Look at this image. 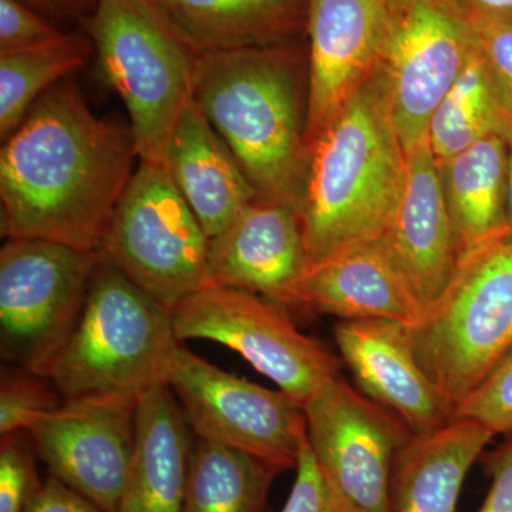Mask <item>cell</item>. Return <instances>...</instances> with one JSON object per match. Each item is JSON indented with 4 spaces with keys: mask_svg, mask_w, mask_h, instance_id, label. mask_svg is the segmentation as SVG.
Listing matches in <instances>:
<instances>
[{
    "mask_svg": "<svg viewBox=\"0 0 512 512\" xmlns=\"http://www.w3.org/2000/svg\"><path fill=\"white\" fill-rule=\"evenodd\" d=\"M138 157L128 124L99 117L73 80L33 104L0 153V231L99 252Z\"/></svg>",
    "mask_w": 512,
    "mask_h": 512,
    "instance_id": "obj_1",
    "label": "cell"
},
{
    "mask_svg": "<svg viewBox=\"0 0 512 512\" xmlns=\"http://www.w3.org/2000/svg\"><path fill=\"white\" fill-rule=\"evenodd\" d=\"M406 174V151L375 72L309 146L298 210L308 269L383 238Z\"/></svg>",
    "mask_w": 512,
    "mask_h": 512,
    "instance_id": "obj_2",
    "label": "cell"
},
{
    "mask_svg": "<svg viewBox=\"0 0 512 512\" xmlns=\"http://www.w3.org/2000/svg\"><path fill=\"white\" fill-rule=\"evenodd\" d=\"M192 99L258 198L298 211L309 167L308 96L291 53L251 47L200 55Z\"/></svg>",
    "mask_w": 512,
    "mask_h": 512,
    "instance_id": "obj_3",
    "label": "cell"
},
{
    "mask_svg": "<svg viewBox=\"0 0 512 512\" xmlns=\"http://www.w3.org/2000/svg\"><path fill=\"white\" fill-rule=\"evenodd\" d=\"M180 343L171 312L101 256L79 319L37 375L64 400H140L168 386Z\"/></svg>",
    "mask_w": 512,
    "mask_h": 512,
    "instance_id": "obj_4",
    "label": "cell"
},
{
    "mask_svg": "<svg viewBox=\"0 0 512 512\" xmlns=\"http://www.w3.org/2000/svg\"><path fill=\"white\" fill-rule=\"evenodd\" d=\"M84 26L104 79L126 106L138 158L165 164L175 124L192 99L197 53L148 0H101Z\"/></svg>",
    "mask_w": 512,
    "mask_h": 512,
    "instance_id": "obj_5",
    "label": "cell"
},
{
    "mask_svg": "<svg viewBox=\"0 0 512 512\" xmlns=\"http://www.w3.org/2000/svg\"><path fill=\"white\" fill-rule=\"evenodd\" d=\"M410 338L417 362L457 409L512 349V234L458 265Z\"/></svg>",
    "mask_w": 512,
    "mask_h": 512,
    "instance_id": "obj_6",
    "label": "cell"
},
{
    "mask_svg": "<svg viewBox=\"0 0 512 512\" xmlns=\"http://www.w3.org/2000/svg\"><path fill=\"white\" fill-rule=\"evenodd\" d=\"M100 252L170 312L211 284L210 238L165 164L140 160L114 210Z\"/></svg>",
    "mask_w": 512,
    "mask_h": 512,
    "instance_id": "obj_7",
    "label": "cell"
},
{
    "mask_svg": "<svg viewBox=\"0 0 512 512\" xmlns=\"http://www.w3.org/2000/svg\"><path fill=\"white\" fill-rule=\"evenodd\" d=\"M171 318L178 342L227 346L299 406L340 376L323 343L296 328L284 305L256 293L210 284L178 303Z\"/></svg>",
    "mask_w": 512,
    "mask_h": 512,
    "instance_id": "obj_8",
    "label": "cell"
},
{
    "mask_svg": "<svg viewBox=\"0 0 512 512\" xmlns=\"http://www.w3.org/2000/svg\"><path fill=\"white\" fill-rule=\"evenodd\" d=\"M476 37L456 0H390L376 74L404 151L426 140Z\"/></svg>",
    "mask_w": 512,
    "mask_h": 512,
    "instance_id": "obj_9",
    "label": "cell"
},
{
    "mask_svg": "<svg viewBox=\"0 0 512 512\" xmlns=\"http://www.w3.org/2000/svg\"><path fill=\"white\" fill-rule=\"evenodd\" d=\"M101 252L6 239L0 251L2 356L39 373L79 319Z\"/></svg>",
    "mask_w": 512,
    "mask_h": 512,
    "instance_id": "obj_10",
    "label": "cell"
},
{
    "mask_svg": "<svg viewBox=\"0 0 512 512\" xmlns=\"http://www.w3.org/2000/svg\"><path fill=\"white\" fill-rule=\"evenodd\" d=\"M168 387L198 439L244 451L281 473L298 466L308 439L305 412L282 390L225 372L183 343L175 352Z\"/></svg>",
    "mask_w": 512,
    "mask_h": 512,
    "instance_id": "obj_11",
    "label": "cell"
},
{
    "mask_svg": "<svg viewBox=\"0 0 512 512\" xmlns=\"http://www.w3.org/2000/svg\"><path fill=\"white\" fill-rule=\"evenodd\" d=\"M316 464L353 512H394V461L412 431L338 377L303 406Z\"/></svg>",
    "mask_w": 512,
    "mask_h": 512,
    "instance_id": "obj_12",
    "label": "cell"
},
{
    "mask_svg": "<svg viewBox=\"0 0 512 512\" xmlns=\"http://www.w3.org/2000/svg\"><path fill=\"white\" fill-rule=\"evenodd\" d=\"M127 397L64 400L28 436L50 476L103 512H119L134 444L137 404Z\"/></svg>",
    "mask_w": 512,
    "mask_h": 512,
    "instance_id": "obj_13",
    "label": "cell"
},
{
    "mask_svg": "<svg viewBox=\"0 0 512 512\" xmlns=\"http://www.w3.org/2000/svg\"><path fill=\"white\" fill-rule=\"evenodd\" d=\"M390 0H306V144L376 72Z\"/></svg>",
    "mask_w": 512,
    "mask_h": 512,
    "instance_id": "obj_14",
    "label": "cell"
},
{
    "mask_svg": "<svg viewBox=\"0 0 512 512\" xmlns=\"http://www.w3.org/2000/svg\"><path fill=\"white\" fill-rule=\"evenodd\" d=\"M333 336L359 390L414 436L439 430L454 419L456 406L417 362L410 326L387 319L339 320Z\"/></svg>",
    "mask_w": 512,
    "mask_h": 512,
    "instance_id": "obj_15",
    "label": "cell"
},
{
    "mask_svg": "<svg viewBox=\"0 0 512 512\" xmlns=\"http://www.w3.org/2000/svg\"><path fill=\"white\" fill-rule=\"evenodd\" d=\"M406 157L403 195L382 239L424 313L447 291L460 262L443 170L427 138Z\"/></svg>",
    "mask_w": 512,
    "mask_h": 512,
    "instance_id": "obj_16",
    "label": "cell"
},
{
    "mask_svg": "<svg viewBox=\"0 0 512 512\" xmlns=\"http://www.w3.org/2000/svg\"><path fill=\"white\" fill-rule=\"evenodd\" d=\"M306 271L301 221L289 205L256 198L210 239L211 284L289 306L293 286Z\"/></svg>",
    "mask_w": 512,
    "mask_h": 512,
    "instance_id": "obj_17",
    "label": "cell"
},
{
    "mask_svg": "<svg viewBox=\"0 0 512 512\" xmlns=\"http://www.w3.org/2000/svg\"><path fill=\"white\" fill-rule=\"evenodd\" d=\"M289 306L339 320H394L410 328L423 316L419 301L382 238L309 268L293 286Z\"/></svg>",
    "mask_w": 512,
    "mask_h": 512,
    "instance_id": "obj_18",
    "label": "cell"
},
{
    "mask_svg": "<svg viewBox=\"0 0 512 512\" xmlns=\"http://www.w3.org/2000/svg\"><path fill=\"white\" fill-rule=\"evenodd\" d=\"M165 167L210 239L258 198L234 154L194 99L175 124Z\"/></svg>",
    "mask_w": 512,
    "mask_h": 512,
    "instance_id": "obj_19",
    "label": "cell"
},
{
    "mask_svg": "<svg viewBox=\"0 0 512 512\" xmlns=\"http://www.w3.org/2000/svg\"><path fill=\"white\" fill-rule=\"evenodd\" d=\"M183 409L161 386L137 404L136 444L119 512H183L192 446Z\"/></svg>",
    "mask_w": 512,
    "mask_h": 512,
    "instance_id": "obj_20",
    "label": "cell"
},
{
    "mask_svg": "<svg viewBox=\"0 0 512 512\" xmlns=\"http://www.w3.org/2000/svg\"><path fill=\"white\" fill-rule=\"evenodd\" d=\"M494 434L454 417L441 429L407 440L394 461V512H457L464 481Z\"/></svg>",
    "mask_w": 512,
    "mask_h": 512,
    "instance_id": "obj_21",
    "label": "cell"
},
{
    "mask_svg": "<svg viewBox=\"0 0 512 512\" xmlns=\"http://www.w3.org/2000/svg\"><path fill=\"white\" fill-rule=\"evenodd\" d=\"M200 55L265 47L298 23L301 0H148Z\"/></svg>",
    "mask_w": 512,
    "mask_h": 512,
    "instance_id": "obj_22",
    "label": "cell"
},
{
    "mask_svg": "<svg viewBox=\"0 0 512 512\" xmlns=\"http://www.w3.org/2000/svg\"><path fill=\"white\" fill-rule=\"evenodd\" d=\"M507 158V138L491 134L441 168L460 264L510 234L505 212Z\"/></svg>",
    "mask_w": 512,
    "mask_h": 512,
    "instance_id": "obj_23",
    "label": "cell"
},
{
    "mask_svg": "<svg viewBox=\"0 0 512 512\" xmlns=\"http://www.w3.org/2000/svg\"><path fill=\"white\" fill-rule=\"evenodd\" d=\"M512 133V106L488 69L477 42L470 59L431 117L427 143L441 168L477 141Z\"/></svg>",
    "mask_w": 512,
    "mask_h": 512,
    "instance_id": "obj_24",
    "label": "cell"
},
{
    "mask_svg": "<svg viewBox=\"0 0 512 512\" xmlns=\"http://www.w3.org/2000/svg\"><path fill=\"white\" fill-rule=\"evenodd\" d=\"M279 473L244 451L198 439L192 446L183 512H264Z\"/></svg>",
    "mask_w": 512,
    "mask_h": 512,
    "instance_id": "obj_25",
    "label": "cell"
},
{
    "mask_svg": "<svg viewBox=\"0 0 512 512\" xmlns=\"http://www.w3.org/2000/svg\"><path fill=\"white\" fill-rule=\"evenodd\" d=\"M92 40L79 33L30 49L0 53V134L6 140L26 119L33 104L86 63Z\"/></svg>",
    "mask_w": 512,
    "mask_h": 512,
    "instance_id": "obj_26",
    "label": "cell"
},
{
    "mask_svg": "<svg viewBox=\"0 0 512 512\" xmlns=\"http://www.w3.org/2000/svg\"><path fill=\"white\" fill-rule=\"evenodd\" d=\"M64 397L45 376L8 367L0 377V436L28 433L40 417L59 409Z\"/></svg>",
    "mask_w": 512,
    "mask_h": 512,
    "instance_id": "obj_27",
    "label": "cell"
},
{
    "mask_svg": "<svg viewBox=\"0 0 512 512\" xmlns=\"http://www.w3.org/2000/svg\"><path fill=\"white\" fill-rule=\"evenodd\" d=\"M37 457L28 433L2 436L0 441V512H25L42 488Z\"/></svg>",
    "mask_w": 512,
    "mask_h": 512,
    "instance_id": "obj_28",
    "label": "cell"
},
{
    "mask_svg": "<svg viewBox=\"0 0 512 512\" xmlns=\"http://www.w3.org/2000/svg\"><path fill=\"white\" fill-rule=\"evenodd\" d=\"M454 417L477 421L494 436L512 434V349L483 383L458 404Z\"/></svg>",
    "mask_w": 512,
    "mask_h": 512,
    "instance_id": "obj_29",
    "label": "cell"
},
{
    "mask_svg": "<svg viewBox=\"0 0 512 512\" xmlns=\"http://www.w3.org/2000/svg\"><path fill=\"white\" fill-rule=\"evenodd\" d=\"M295 470V483L282 512H353L323 476L309 448L308 439L303 444Z\"/></svg>",
    "mask_w": 512,
    "mask_h": 512,
    "instance_id": "obj_30",
    "label": "cell"
},
{
    "mask_svg": "<svg viewBox=\"0 0 512 512\" xmlns=\"http://www.w3.org/2000/svg\"><path fill=\"white\" fill-rule=\"evenodd\" d=\"M62 35L23 0H0V53L45 45Z\"/></svg>",
    "mask_w": 512,
    "mask_h": 512,
    "instance_id": "obj_31",
    "label": "cell"
},
{
    "mask_svg": "<svg viewBox=\"0 0 512 512\" xmlns=\"http://www.w3.org/2000/svg\"><path fill=\"white\" fill-rule=\"evenodd\" d=\"M466 18L488 69L512 106V22Z\"/></svg>",
    "mask_w": 512,
    "mask_h": 512,
    "instance_id": "obj_32",
    "label": "cell"
},
{
    "mask_svg": "<svg viewBox=\"0 0 512 512\" xmlns=\"http://www.w3.org/2000/svg\"><path fill=\"white\" fill-rule=\"evenodd\" d=\"M483 458L490 488L477 512H512V434Z\"/></svg>",
    "mask_w": 512,
    "mask_h": 512,
    "instance_id": "obj_33",
    "label": "cell"
},
{
    "mask_svg": "<svg viewBox=\"0 0 512 512\" xmlns=\"http://www.w3.org/2000/svg\"><path fill=\"white\" fill-rule=\"evenodd\" d=\"M25 512H103L82 494L50 476Z\"/></svg>",
    "mask_w": 512,
    "mask_h": 512,
    "instance_id": "obj_34",
    "label": "cell"
},
{
    "mask_svg": "<svg viewBox=\"0 0 512 512\" xmlns=\"http://www.w3.org/2000/svg\"><path fill=\"white\" fill-rule=\"evenodd\" d=\"M464 15L471 18L512 22V0H456Z\"/></svg>",
    "mask_w": 512,
    "mask_h": 512,
    "instance_id": "obj_35",
    "label": "cell"
},
{
    "mask_svg": "<svg viewBox=\"0 0 512 512\" xmlns=\"http://www.w3.org/2000/svg\"><path fill=\"white\" fill-rule=\"evenodd\" d=\"M28 5L45 10L50 15L77 16L97 8L101 0H23Z\"/></svg>",
    "mask_w": 512,
    "mask_h": 512,
    "instance_id": "obj_36",
    "label": "cell"
},
{
    "mask_svg": "<svg viewBox=\"0 0 512 512\" xmlns=\"http://www.w3.org/2000/svg\"><path fill=\"white\" fill-rule=\"evenodd\" d=\"M507 158V200H505V212H507V225L512 234V133L508 137Z\"/></svg>",
    "mask_w": 512,
    "mask_h": 512,
    "instance_id": "obj_37",
    "label": "cell"
}]
</instances>
